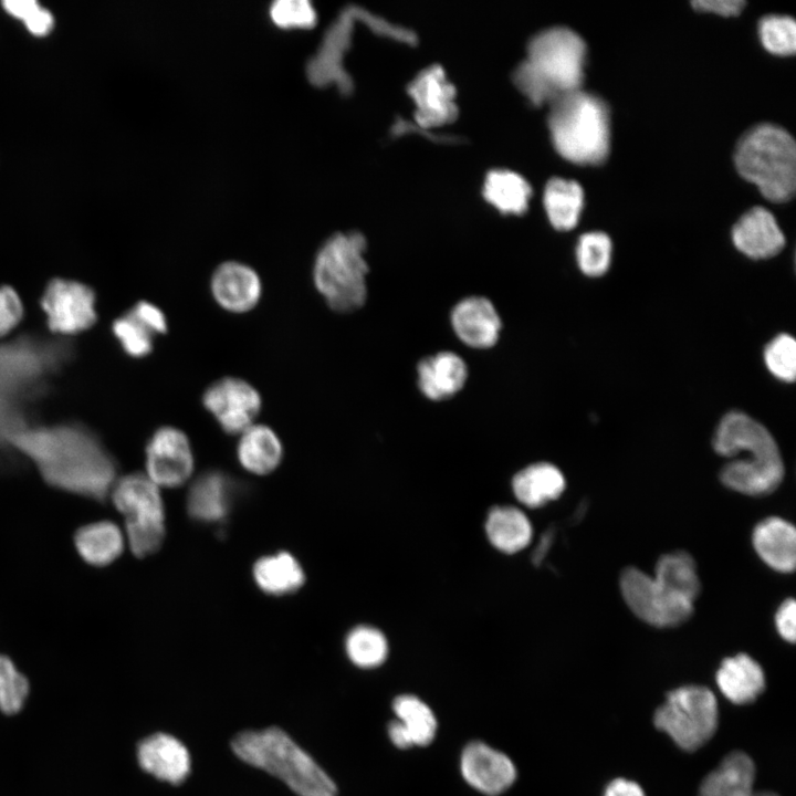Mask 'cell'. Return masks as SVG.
Here are the masks:
<instances>
[{
	"label": "cell",
	"mask_w": 796,
	"mask_h": 796,
	"mask_svg": "<svg viewBox=\"0 0 796 796\" xmlns=\"http://www.w3.org/2000/svg\"><path fill=\"white\" fill-rule=\"evenodd\" d=\"M6 438L53 486L101 500L116 481L114 459L97 437L80 425L21 428Z\"/></svg>",
	"instance_id": "1"
},
{
	"label": "cell",
	"mask_w": 796,
	"mask_h": 796,
	"mask_svg": "<svg viewBox=\"0 0 796 796\" xmlns=\"http://www.w3.org/2000/svg\"><path fill=\"white\" fill-rule=\"evenodd\" d=\"M713 448L723 457L737 458L723 467L722 483L736 492L762 496L774 492L784 478L779 449L768 430L739 411L727 413L720 422Z\"/></svg>",
	"instance_id": "2"
},
{
	"label": "cell",
	"mask_w": 796,
	"mask_h": 796,
	"mask_svg": "<svg viewBox=\"0 0 796 796\" xmlns=\"http://www.w3.org/2000/svg\"><path fill=\"white\" fill-rule=\"evenodd\" d=\"M586 44L573 30L546 29L534 35L527 55L513 72L516 87L534 105L582 90Z\"/></svg>",
	"instance_id": "3"
},
{
	"label": "cell",
	"mask_w": 796,
	"mask_h": 796,
	"mask_svg": "<svg viewBox=\"0 0 796 796\" xmlns=\"http://www.w3.org/2000/svg\"><path fill=\"white\" fill-rule=\"evenodd\" d=\"M245 763L282 779L298 796H336L331 777L279 727L239 733L231 743Z\"/></svg>",
	"instance_id": "4"
},
{
	"label": "cell",
	"mask_w": 796,
	"mask_h": 796,
	"mask_svg": "<svg viewBox=\"0 0 796 796\" xmlns=\"http://www.w3.org/2000/svg\"><path fill=\"white\" fill-rule=\"evenodd\" d=\"M366 250V238L354 230L332 234L317 249L312 283L332 311L352 313L366 303L369 272Z\"/></svg>",
	"instance_id": "5"
},
{
	"label": "cell",
	"mask_w": 796,
	"mask_h": 796,
	"mask_svg": "<svg viewBox=\"0 0 796 796\" xmlns=\"http://www.w3.org/2000/svg\"><path fill=\"white\" fill-rule=\"evenodd\" d=\"M548 128L565 159L578 165L601 164L609 151V111L598 96L583 90L551 103Z\"/></svg>",
	"instance_id": "6"
},
{
	"label": "cell",
	"mask_w": 796,
	"mask_h": 796,
	"mask_svg": "<svg viewBox=\"0 0 796 796\" xmlns=\"http://www.w3.org/2000/svg\"><path fill=\"white\" fill-rule=\"evenodd\" d=\"M740 175L774 202L789 200L796 187V146L785 129L761 124L739 140L734 155Z\"/></svg>",
	"instance_id": "7"
},
{
	"label": "cell",
	"mask_w": 796,
	"mask_h": 796,
	"mask_svg": "<svg viewBox=\"0 0 796 796\" xmlns=\"http://www.w3.org/2000/svg\"><path fill=\"white\" fill-rule=\"evenodd\" d=\"M718 719L714 693L702 685H684L667 694L654 712L653 723L680 748L693 752L714 735Z\"/></svg>",
	"instance_id": "8"
},
{
	"label": "cell",
	"mask_w": 796,
	"mask_h": 796,
	"mask_svg": "<svg viewBox=\"0 0 796 796\" xmlns=\"http://www.w3.org/2000/svg\"><path fill=\"white\" fill-rule=\"evenodd\" d=\"M619 583L628 607L638 618L651 626H678L693 612V601L673 594L636 567L625 568Z\"/></svg>",
	"instance_id": "9"
},
{
	"label": "cell",
	"mask_w": 796,
	"mask_h": 796,
	"mask_svg": "<svg viewBox=\"0 0 796 796\" xmlns=\"http://www.w3.org/2000/svg\"><path fill=\"white\" fill-rule=\"evenodd\" d=\"M49 329L71 336L91 328L97 321L96 294L85 283L52 279L40 298Z\"/></svg>",
	"instance_id": "10"
},
{
	"label": "cell",
	"mask_w": 796,
	"mask_h": 796,
	"mask_svg": "<svg viewBox=\"0 0 796 796\" xmlns=\"http://www.w3.org/2000/svg\"><path fill=\"white\" fill-rule=\"evenodd\" d=\"M201 402L220 429L233 436L256 422L263 408L259 389L237 376H226L212 381L203 390Z\"/></svg>",
	"instance_id": "11"
},
{
	"label": "cell",
	"mask_w": 796,
	"mask_h": 796,
	"mask_svg": "<svg viewBox=\"0 0 796 796\" xmlns=\"http://www.w3.org/2000/svg\"><path fill=\"white\" fill-rule=\"evenodd\" d=\"M146 475L159 488H177L191 475L195 454L185 431L166 425L157 428L145 448Z\"/></svg>",
	"instance_id": "12"
},
{
	"label": "cell",
	"mask_w": 796,
	"mask_h": 796,
	"mask_svg": "<svg viewBox=\"0 0 796 796\" xmlns=\"http://www.w3.org/2000/svg\"><path fill=\"white\" fill-rule=\"evenodd\" d=\"M364 11L357 7L346 8L325 32L321 45L305 67L306 76L313 85L335 84L343 94L352 92L353 81L344 69L343 59L350 45L353 22Z\"/></svg>",
	"instance_id": "13"
},
{
	"label": "cell",
	"mask_w": 796,
	"mask_h": 796,
	"mask_svg": "<svg viewBox=\"0 0 796 796\" xmlns=\"http://www.w3.org/2000/svg\"><path fill=\"white\" fill-rule=\"evenodd\" d=\"M263 281L250 264L227 260L218 264L209 280L213 302L224 312L234 315L253 311L263 296Z\"/></svg>",
	"instance_id": "14"
},
{
	"label": "cell",
	"mask_w": 796,
	"mask_h": 796,
	"mask_svg": "<svg viewBox=\"0 0 796 796\" xmlns=\"http://www.w3.org/2000/svg\"><path fill=\"white\" fill-rule=\"evenodd\" d=\"M407 92L415 102V119L422 129L439 127L457 118L455 88L441 66L431 65L419 72Z\"/></svg>",
	"instance_id": "15"
},
{
	"label": "cell",
	"mask_w": 796,
	"mask_h": 796,
	"mask_svg": "<svg viewBox=\"0 0 796 796\" xmlns=\"http://www.w3.org/2000/svg\"><path fill=\"white\" fill-rule=\"evenodd\" d=\"M460 768L471 787L490 796L502 794L516 779L511 758L482 742H471L464 747Z\"/></svg>",
	"instance_id": "16"
},
{
	"label": "cell",
	"mask_w": 796,
	"mask_h": 796,
	"mask_svg": "<svg viewBox=\"0 0 796 796\" xmlns=\"http://www.w3.org/2000/svg\"><path fill=\"white\" fill-rule=\"evenodd\" d=\"M159 489L145 473H130L116 479L109 495L125 524H165Z\"/></svg>",
	"instance_id": "17"
},
{
	"label": "cell",
	"mask_w": 796,
	"mask_h": 796,
	"mask_svg": "<svg viewBox=\"0 0 796 796\" xmlns=\"http://www.w3.org/2000/svg\"><path fill=\"white\" fill-rule=\"evenodd\" d=\"M450 322L455 336L471 348L493 347L501 335V316L485 296L471 295L460 300L451 310Z\"/></svg>",
	"instance_id": "18"
},
{
	"label": "cell",
	"mask_w": 796,
	"mask_h": 796,
	"mask_svg": "<svg viewBox=\"0 0 796 796\" xmlns=\"http://www.w3.org/2000/svg\"><path fill=\"white\" fill-rule=\"evenodd\" d=\"M468 376L465 360L450 350L426 356L417 365V386L421 394L432 401L457 395L464 387Z\"/></svg>",
	"instance_id": "19"
},
{
	"label": "cell",
	"mask_w": 796,
	"mask_h": 796,
	"mask_svg": "<svg viewBox=\"0 0 796 796\" xmlns=\"http://www.w3.org/2000/svg\"><path fill=\"white\" fill-rule=\"evenodd\" d=\"M137 758L144 771L174 785L184 782L190 771V756L186 746L165 733H156L143 740L138 744Z\"/></svg>",
	"instance_id": "20"
},
{
	"label": "cell",
	"mask_w": 796,
	"mask_h": 796,
	"mask_svg": "<svg viewBox=\"0 0 796 796\" xmlns=\"http://www.w3.org/2000/svg\"><path fill=\"white\" fill-rule=\"evenodd\" d=\"M732 239L735 247L753 259L776 255L785 244V238L773 214L755 207L744 213L734 224Z\"/></svg>",
	"instance_id": "21"
},
{
	"label": "cell",
	"mask_w": 796,
	"mask_h": 796,
	"mask_svg": "<svg viewBox=\"0 0 796 796\" xmlns=\"http://www.w3.org/2000/svg\"><path fill=\"white\" fill-rule=\"evenodd\" d=\"M755 765L744 752L735 751L709 773L699 788V796H778L754 790Z\"/></svg>",
	"instance_id": "22"
},
{
	"label": "cell",
	"mask_w": 796,
	"mask_h": 796,
	"mask_svg": "<svg viewBox=\"0 0 796 796\" xmlns=\"http://www.w3.org/2000/svg\"><path fill=\"white\" fill-rule=\"evenodd\" d=\"M283 453L280 436L265 423L256 421L238 434V462L252 474L264 475L273 472L282 462Z\"/></svg>",
	"instance_id": "23"
},
{
	"label": "cell",
	"mask_w": 796,
	"mask_h": 796,
	"mask_svg": "<svg viewBox=\"0 0 796 796\" xmlns=\"http://www.w3.org/2000/svg\"><path fill=\"white\" fill-rule=\"evenodd\" d=\"M233 484L220 471H209L198 476L192 483L188 498L187 510L192 519L205 523L222 521L230 512Z\"/></svg>",
	"instance_id": "24"
},
{
	"label": "cell",
	"mask_w": 796,
	"mask_h": 796,
	"mask_svg": "<svg viewBox=\"0 0 796 796\" xmlns=\"http://www.w3.org/2000/svg\"><path fill=\"white\" fill-rule=\"evenodd\" d=\"M758 556L773 569L790 573L796 564V531L792 523L777 516L761 521L753 532Z\"/></svg>",
	"instance_id": "25"
},
{
	"label": "cell",
	"mask_w": 796,
	"mask_h": 796,
	"mask_svg": "<svg viewBox=\"0 0 796 796\" xmlns=\"http://www.w3.org/2000/svg\"><path fill=\"white\" fill-rule=\"evenodd\" d=\"M715 678L721 693L735 704L752 703L765 689L762 667L746 653L724 659Z\"/></svg>",
	"instance_id": "26"
},
{
	"label": "cell",
	"mask_w": 796,
	"mask_h": 796,
	"mask_svg": "<svg viewBox=\"0 0 796 796\" xmlns=\"http://www.w3.org/2000/svg\"><path fill=\"white\" fill-rule=\"evenodd\" d=\"M122 530L111 521H98L80 527L74 534V546L80 556L92 566H107L117 559L125 547Z\"/></svg>",
	"instance_id": "27"
},
{
	"label": "cell",
	"mask_w": 796,
	"mask_h": 796,
	"mask_svg": "<svg viewBox=\"0 0 796 796\" xmlns=\"http://www.w3.org/2000/svg\"><path fill=\"white\" fill-rule=\"evenodd\" d=\"M565 485L561 470L548 462L531 464L513 478L515 496L530 507H538L556 500L563 493Z\"/></svg>",
	"instance_id": "28"
},
{
	"label": "cell",
	"mask_w": 796,
	"mask_h": 796,
	"mask_svg": "<svg viewBox=\"0 0 796 796\" xmlns=\"http://www.w3.org/2000/svg\"><path fill=\"white\" fill-rule=\"evenodd\" d=\"M252 574L262 591L275 596L298 590L305 580L301 564L287 552L261 557L254 564Z\"/></svg>",
	"instance_id": "29"
},
{
	"label": "cell",
	"mask_w": 796,
	"mask_h": 796,
	"mask_svg": "<svg viewBox=\"0 0 796 796\" xmlns=\"http://www.w3.org/2000/svg\"><path fill=\"white\" fill-rule=\"evenodd\" d=\"M486 534L498 549L513 554L526 547L532 538V525L516 507L496 506L486 520Z\"/></svg>",
	"instance_id": "30"
},
{
	"label": "cell",
	"mask_w": 796,
	"mask_h": 796,
	"mask_svg": "<svg viewBox=\"0 0 796 796\" xmlns=\"http://www.w3.org/2000/svg\"><path fill=\"white\" fill-rule=\"evenodd\" d=\"M584 206L582 187L573 180L551 179L544 191V207L552 226L557 230L573 229Z\"/></svg>",
	"instance_id": "31"
},
{
	"label": "cell",
	"mask_w": 796,
	"mask_h": 796,
	"mask_svg": "<svg viewBox=\"0 0 796 796\" xmlns=\"http://www.w3.org/2000/svg\"><path fill=\"white\" fill-rule=\"evenodd\" d=\"M484 198L503 213L525 212L531 197L528 182L519 174L496 169L488 174L483 186Z\"/></svg>",
	"instance_id": "32"
},
{
	"label": "cell",
	"mask_w": 796,
	"mask_h": 796,
	"mask_svg": "<svg viewBox=\"0 0 796 796\" xmlns=\"http://www.w3.org/2000/svg\"><path fill=\"white\" fill-rule=\"evenodd\" d=\"M654 579L668 590L694 603L701 590V583L693 558L679 551L666 554L656 565Z\"/></svg>",
	"instance_id": "33"
},
{
	"label": "cell",
	"mask_w": 796,
	"mask_h": 796,
	"mask_svg": "<svg viewBox=\"0 0 796 796\" xmlns=\"http://www.w3.org/2000/svg\"><path fill=\"white\" fill-rule=\"evenodd\" d=\"M392 710L407 731L412 745L426 746L433 741L437 720L423 701L410 694L399 695L394 700Z\"/></svg>",
	"instance_id": "34"
},
{
	"label": "cell",
	"mask_w": 796,
	"mask_h": 796,
	"mask_svg": "<svg viewBox=\"0 0 796 796\" xmlns=\"http://www.w3.org/2000/svg\"><path fill=\"white\" fill-rule=\"evenodd\" d=\"M345 648L350 661L364 669L380 666L388 654L385 636L378 629L368 626L354 628L347 635Z\"/></svg>",
	"instance_id": "35"
},
{
	"label": "cell",
	"mask_w": 796,
	"mask_h": 796,
	"mask_svg": "<svg viewBox=\"0 0 796 796\" xmlns=\"http://www.w3.org/2000/svg\"><path fill=\"white\" fill-rule=\"evenodd\" d=\"M111 329L127 356L140 359L153 353L157 336L128 310L113 321Z\"/></svg>",
	"instance_id": "36"
},
{
	"label": "cell",
	"mask_w": 796,
	"mask_h": 796,
	"mask_svg": "<svg viewBox=\"0 0 796 796\" xmlns=\"http://www.w3.org/2000/svg\"><path fill=\"white\" fill-rule=\"evenodd\" d=\"M579 269L589 276L603 275L609 268L611 259V241L603 232L583 234L576 247Z\"/></svg>",
	"instance_id": "37"
},
{
	"label": "cell",
	"mask_w": 796,
	"mask_h": 796,
	"mask_svg": "<svg viewBox=\"0 0 796 796\" xmlns=\"http://www.w3.org/2000/svg\"><path fill=\"white\" fill-rule=\"evenodd\" d=\"M764 48L773 54L792 55L796 49V24L790 17L767 15L760 21Z\"/></svg>",
	"instance_id": "38"
},
{
	"label": "cell",
	"mask_w": 796,
	"mask_h": 796,
	"mask_svg": "<svg viewBox=\"0 0 796 796\" xmlns=\"http://www.w3.org/2000/svg\"><path fill=\"white\" fill-rule=\"evenodd\" d=\"M28 693V679L9 657L0 654V710L6 714L19 712Z\"/></svg>",
	"instance_id": "39"
},
{
	"label": "cell",
	"mask_w": 796,
	"mask_h": 796,
	"mask_svg": "<svg viewBox=\"0 0 796 796\" xmlns=\"http://www.w3.org/2000/svg\"><path fill=\"white\" fill-rule=\"evenodd\" d=\"M272 23L284 30L310 29L316 24L317 13L307 0H277L269 7Z\"/></svg>",
	"instance_id": "40"
},
{
	"label": "cell",
	"mask_w": 796,
	"mask_h": 796,
	"mask_svg": "<svg viewBox=\"0 0 796 796\" xmlns=\"http://www.w3.org/2000/svg\"><path fill=\"white\" fill-rule=\"evenodd\" d=\"M764 359L768 370L784 381L796 376V342L788 334L776 336L765 348Z\"/></svg>",
	"instance_id": "41"
},
{
	"label": "cell",
	"mask_w": 796,
	"mask_h": 796,
	"mask_svg": "<svg viewBox=\"0 0 796 796\" xmlns=\"http://www.w3.org/2000/svg\"><path fill=\"white\" fill-rule=\"evenodd\" d=\"M2 4L8 13L22 20L34 35H45L53 28L52 14L33 0H6Z\"/></svg>",
	"instance_id": "42"
},
{
	"label": "cell",
	"mask_w": 796,
	"mask_h": 796,
	"mask_svg": "<svg viewBox=\"0 0 796 796\" xmlns=\"http://www.w3.org/2000/svg\"><path fill=\"white\" fill-rule=\"evenodd\" d=\"M23 316L24 306L18 292L9 285H0V337L11 333Z\"/></svg>",
	"instance_id": "43"
},
{
	"label": "cell",
	"mask_w": 796,
	"mask_h": 796,
	"mask_svg": "<svg viewBox=\"0 0 796 796\" xmlns=\"http://www.w3.org/2000/svg\"><path fill=\"white\" fill-rule=\"evenodd\" d=\"M142 321L156 336L165 335L168 332V321L164 311L149 301H138L129 310Z\"/></svg>",
	"instance_id": "44"
},
{
	"label": "cell",
	"mask_w": 796,
	"mask_h": 796,
	"mask_svg": "<svg viewBox=\"0 0 796 796\" xmlns=\"http://www.w3.org/2000/svg\"><path fill=\"white\" fill-rule=\"evenodd\" d=\"M775 625L783 639L794 643L796 639V603L793 598L783 601L775 615Z\"/></svg>",
	"instance_id": "45"
},
{
	"label": "cell",
	"mask_w": 796,
	"mask_h": 796,
	"mask_svg": "<svg viewBox=\"0 0 796 796\" xmlns=\"http://www.w3.org/2000/svg\"><path fill=\"white\" fill-rule=\"evenodd\" d=\"M694 9L718 13L723 17L737 15L745 6L741 0H696L691 3Z\"/></svg>",
	"instance_id": "46"
},
{
	"label": "cell",
	"mask_w": 796,
	"mask_h": 796,
	"mask_svg": "<svg viewBox=\"0 0 796 796\" xmlns=\"http://www.w3.org/2000/svg\"><path fill=\"white\" fill-rule=\"evenodd\" d=\"M604 796H646L642 788L632 781L616 778L611 781L604 793Z\"/></svg>",
	"instance_id": "47"
},
{
	"label": "cell",
	"mask_w": 796,
	"mask_h": 796,
	"mask_svg": "<svg viewBox=\"0 0 796 796\" xmlns=\"http://www.w3.org/2000/svg\"><path fill=\"white\" fill-rule=\"evenodd\" d=\"M388 735L394 745L399 748L405 750L413 746L407 731L398 720L390 722Z\"/></svg>",
	"instance_id": "48"
}]
</instances>
